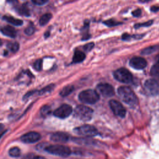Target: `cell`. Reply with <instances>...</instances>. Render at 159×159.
Wrapping results in <instances>:
<instances>
[{
  "label": "cell",
  "instance_id": "cell-22",
  "mask_svg": "<svg viewBox=\"0 0 159 159\" xmlns=\"http://www.w3.org/2000/svg\"><path fill=\"white\" fill-rule=\"evenodd\" d=\"M53 88H54V84H52L45 86V88H42V89H40L39 91H37V93L39 95H43L46 93H50V91H52Z\"/></svg>",
  "mask_w": 159,
  "mask_h": 159
},
{
  "label": "cell",
  "instance_id": "cell-29",
  "mask_svg": "<svg viewBox=\"0 0 159 159\" xmlns=\"http://www.w3.org/2000/svg\"><path fill=\"white\" fill-rule=\"evenodd\" d=\"M152 23H153V20H148V21H147L146 22H144V23L135 24V28H139V27H148V26L151 25L152 24Z\"/></svg>",
  "mask_w": 159,
  "mask_h": 159
},
{
  "label": "cell",
  "instance_id": "cell-3",
  "mask_svg": "<svg viewBox=\"0 0 159 159\" xmlns=\"http://www.w3.org/2000/svg\"><path fill=\"white\" fill-rule=\"evenodd\" d=\"M93 111L84 105L77 106L74 111V116L82 121H88L92 119Z\"/></svg>",
  "mask_w": 159,
  "mask_h": 159
},
{
  "label": "cell",
  "instance_id": "cell-15",
  "mask_svg": "<svg viewBox=\"0 0 159 159\" xmlns=\"http://www.w3.org/2000/svg\"><path fill=\"white\" fill-rule=\"evenodd\" d=\"M2 19L7 22L8 23L12 24L16 26H20L23 24V21L21 19L15 18L12 16H3Z\"/></svg>",
  "mask_w": 159,
  "mask_h": 159
},
{
  "label": "cell",
  "instance_id": "cell-33",
  "mask_svg": "<svg viewBox=\"0 0 159 159\" xmlns=\"http://www.w3.org/2000/svg\"><path fill=\"white\" fill-rule=\"evenodd\" d=\"M141 12H141V10L139 9H136L135 11H133V12H132V14H133V16H135V17H139V16H140Z\"/></svg>",
  "mask_w": 159,
  "mask_h": 159
},
{
  "label": "cell",
  "instance_id": "cell-9",
  "mask_svg": "<svg viewBox=\"0 0 159 159\" xmlns=\"http://www.w3.org/2000/svg\"><path fill=\"white\" fill-rule=\"evenodd\" d=\"M109 106L114 114L119 117H124L126 114V110L119 101L112 99L109 102Z\"/></svg>",
  "mask_w": 159,
  "mask_h": 159
},
{
  "label": "cell",
  "instance_id": "cell-37",
  "mask_svg": "<svg viewBox=\"0 0 159 159\" xmlns=\"http://www.w3.org/2000/svg\"><path fill=\"white\" fill-rule=\"evenodd\" d=\"M49 35H50V32H47L44 34V37H45V39H47L48 37H49Z\"/></svg>",
  "mask_w": 159,
  "mask_h": 159
},
{
  "label": "cell",
  "instance_id": "cell-19",
  "mask_svg": "<svg viewBox=\"0 0 159 159\" xmlns=\"http://www.w3.org/2000/svg\"><path fill=\"white\" fill-rule=\"evenodd\" d=\"M52 17V16L50 13H46V14H43L42 16H41V17L39 19V24L41 26L45 25L50 21Z\"/></svg>",
  "mask_w": 159,
  "mask_h": 159
},
{
  "label": "cell",
  "instance_id": "cell-6",
  "mask_svg": "<svg viewBox=\"0 0 159 159\" xmlns=\"http://www.w3.org/2000/svg\"><path fill=\"white\" fill-rule=\"evenodd\" d=\"M74 132L81 136L93 137L98 135L97 129L93 125L85 124L74 129Z\"/></svg>",
  "mask_w": 159,
  "mask_h": 159
},
{
  "label": "cell",
  "instance_id": "cell-14",
  "mask_svg": "<svg viewBox=\"0 0 159 159\" xmlns=\"http://www.w3.org/2000/svg\"><path fill=\"white\" fill-rule=\"evenodd\" d=\"M0 31L3 35L11 38H15L17 35V32L14 28L9 25L0 27Z\"/></svg>",
  "mask_w": 159,
  "mask_h": 159
},
{
  "label": "cell",
  "instance_id": "cell-34",
  "mask_svg": "<svg viewBox=\"0 0 159 159\" xmlns=\"http://www.w3.org/2000/svg\"><path fill=\"white\" fill-rule=\"evenodd\" d=\"M28 159H44L43 158L40 157V156H37V155H32V156H30L28 157Z\"/></svg>",
  "mask_w": 159,
  "mask_h": 159
},
{
  "label": "cell",
  "instance_id": "cell-35",
  "mask_svg": "<svg viewBox=\"0 0 159 159\" xmlns=\"http://www.w3.org/2000/svg\"><path fill=\"white\" fill-rule=\"evenodd\" d=\"M150 10H151V11H153V12H157V11H159V7H158V6H153V7H151Z\"/></svg>",
  "mask_w": 159,
  "mask_h": 159
},
{
  "label": "cell",
  "instance_id": "cell-24",
  "mask_svg": "<svg viewBox=\"0 0 159 159\" xmlns=\"http://www.w3.org/2000/svg\"><path fill=\"white\" fill-rule=\"evenodd\" d=\"M9 154L12 157H18L20 154V150L18 147H14L9 150Z\"/></svg>",
  "mask_w": 159,
  "mask_h": 159
},
{
  "label": "cell",
  "instance_id": "cell-13",
  "mask_svg": "<svg viewBox=\"0 0 159 159\" xmlns=\"http://www.w3.org/2000/svg\"><path fill=\"white\" fill-rule=\"evenodd\" d=\"M69 135L66 133L62 132H57L53 133L50 136V140L55 142L64 143L66 142L69 140Z\"/></svg>",
  "mask_w": 159,
  "mask_h": 159
},
{
  "label": "cell",
  "instance_id": "cell-8",
  "mask_svg": "<svg viewBox=\"0 0 159 159\" xmlns=\"http://www.w3.org/2000/svg\"><path fill=\"white\" fill-rule=\"evenodd\" d=\"M73 112V109L71 106L64 104L58 107L53 112V115L57 117L60 119H65L68 117Z\"/></svg>",
  "mask_w": 159,
  "mask_h": 159
},
{
  "label": "cell",
  "instance_id": "cell-4",
  "mask_svg": "<svg viewBox=\"0 0 159 159\" xmlns=\"http://www.w3.org/2000/svg\"><path fill=\"white\" fill-rule=\"evenodd\" d=\"M45 150L52 155L66 157L71 155L70 148L62 145H50L45 148Z\"/></svg>",
  "mask_w": 159,
  "mask_h": 159
},
{
  "label": "cell",
  "instance_id": "cell-12",
  "mask_svg": "<svg viewBox=\"0 0 159 159\" xmlns=\"http://www.w3.org/2000/svg\"><path fill=\"white\" fill-rule=\"evenodd\" d=\"M129 65L135 69L142 70L147 66V61L143 58L135 57L130 60Z\"/></svg>",
  "mask_w": 159,
  "mask_h": 159
},
{
  "label": "cell",
  "instance_id": "cell-40",
  "mask_svg": "<svg viewBox=\"0 0 159 159\" xmlns=\"http://www.w3.org/2000/svg\"><path fill=\"white\" fill-rule=\"evenodd\" d=\"M2 41L0 39V46H1V45H2Z\"/></svg>",
  "mask_w": 159,
  "mask_h": 159
},
{
  "label": "cell",
  "instance_id": "cell-26",
  "mask_svg": "<svg viewBox=\"0 0 159 159\" xmlns=\"http://www.w3.org/2000/svg\"><path fill=\"white\" fill-rule=\"evenodd\" d=\"M104 24L109 27H112L115 25H117L119 24H121V22H118L114 19H109L104 22Z\"/></svg>",
  "mask_w": 159,
  "mask_h": 159
},
{
  "label": "cell",
  "instance_id": "cell-41",
  "mask_svg": "<svg viewBox=\"0 0 159 159\" xmlns=\"http://www.w3.org/2000/svg\"><path fill=\"white\" fill-rule=\"evenodd\" d=\"M145 1H150V0H145Z\"/></svg>",
  "mask_w": 159,
  "mask_h": 159
},
{
  "label": "cell",
  "instance_id": "cell-27",
  "mask_svg": "<svg viewBox=\"0 0 159 159\" xmlns=\"http://www.w3.org/2000/svg\"><path fill=\"white\" fill-rule=\"evenodd\" d=\"M34 68L37 71H40L42 69V60L39 59L36 60L34 63Z\"/></svg>",
  "mask_w": 159,
  "mask_h": 159
},
{
  "label": "cell",
  "instance_id": "cell-23",
  "mask_svg": "<svg viewBox=\"0 0 159 159\" xmlns=\"http://www.w3.org/2000/svg\"><path fill=\"white\" fill-rule=\"evenodd\" d=\"M51 108L50 106H43L41 109H40V115L43 117H45L47 116H48L50 113H51Z\"/></svg>",
  "mask_w": 159,
  "mask_h": 159
},
{
  "label": "cell",
  "instance_id": "cell-16",
  "mask_svg": "<svg viewBox=\"0 0 159 159\" xmlns=\"http://www.w3.org/2000/svg\"><path fill=\"white\" fill-rule=\"evenodd\" d=\"M85 58V55L83 52L80 51V50H76L73 55V63H78L83 61Z\"/></svg>",
  "mask_w": 159,
  "mask_h": 159
},
{
  "label": "cell",
  "instance_id": "cell-32",
  "mask_svg": "<svg viewBox=\"0 0 159 159\" xmlns=\"http://www.w3.org/2000/svg\"><path fill=\"white\" fill-rule=\"evenodd\" d=\"M94 47V43H88L87 44H86L84 46V49L86 50V51H90Z\"/></svg>",
  "mask_w": 159,
  "mask_h": 159
},
{
  "label": "cell",
  "instance_id": "cell-2",
  "mask_svg": "<svg viewBox=\"0 0 159 159\" xmlns=\"http://www.w3.org/2000/svg\"><path fill=\"white\" fill-rule=\"evenodd\" d=\"M78 98L80 101L83 103L93 104L98 101L99 95L96 91L89 89L81 91L79 94Z\"/></svg>",
  "mask_w": 159,
  "mask_h": 159
},
{
  "label": "cell",
  "instance_id": "cell-39",
  "mask_svg": "<svg viewBox=\"0 0 159 159\" xmlns=\"http://www.w3.org/2000/svg\"><path fill=\"white\" fill-rule=\"evenodd\" d=\"M5 133H6V132H2V133H1V134H0V139L2 137V136Z\"/></svg>",
  "mask_w": 159,
  "mask_h": 159
},
{
  "label": "cell",
  "instance_id": "cell-5",
  "mask_svg": "<svg viewBox=\"0 0 159 159\" xmlns=\"http://www.w3.org/2000/svg\"><path fill=\"white\" fill-rule=\"evenodd\" d=\"M113 75L116 80L123 83H130L132 81L133 77L132 74L124 68L117 69L114 72Z\"/></svg>",
  "mask_w": 159,
  "mask_h": 159
},
{
  "label": "cell",
  "instance_id": "cell-10",
  "mask_svg": "<svg viewBox=\"0 0 159 159\" xmlns=\"http://www.w3.org/2000/svg\"><path fill=\"white\" fill-rule=\"evenodd\" d=\"M97 92L104 97H111L114 95V89L108 83H100L96 86ZM98 93V94H99Z\"/></svg>",
  "mask_w": 159,
  "mask_h": 159
},
{
  "label": "cell",
  "instance_id": "cell-21",
  "mask_svg": "<svg viewBox=\"0 0 159 159\" xmlns=\"http://www.w3.org/2000/svg\"><path fill=\"white\" fill-rule=\"evenodd\" d=\"M7 48L12 52L15 53L16 52L19 48V44L18 42H10L7 44Z\"/></svg>",
  "mask_w": 159,
  "mask_h": 159
},
{
  "label": "cell",
  "instance_id": "cell-11",
  "mask_svg": "<svg viewBox=\"0 0 159 159\" xmlns=\"http://www.w3.org/2000/svg\"><path fill=\"white\" fill-rule=\"evenodd\" d=\"M40 135L37 132H27L20 137V140L24 143H34L40 139Z\"/></svg>",
  "mask_w": 159,
  "mask_h": 159
},
{
  "label": "cell",
  "instance_id": "cell-20",
  "mask_svg": "<svg viewBox=\"0 0 159 159\" xmlns=\"http://www.w3.org/2000/svg\"><path fill=\"white\" fill-rule=\"evenodd\" d=\"M150 74L155 79L159 80V64L155 63L150 70Z\"/></svg>",
  "mask_w": 159,
  "mask_h": 159
},
{
  "label": "cell",
  "instance_id": "cell-31",
  "mask_svg": "<svg viewBox=\"0 0 159 159\" xmlns=\"http://www.w3.org/2000/svg\"><path fill=\"white\" fill-rule=\"evenodd\" d=\"M31 1L37 6H43L45 4L48 0H31Z\"/></svg>",
  "mask_w": 159,
  "mask_h": 159
},
{
  "label": "cell",
  "instance_id": "cell-28",
  "mask_svg": "<svg viewBox=\"0 0 159 159\" xmlns=\"http://www.w3.org/2000/svg\"><path fill=\"white\" fill-rule=\"evenodd\" d=\"M34 32H35V28L33 25H29L24 30V33L27 35H32L34 33Z\"/></svg>",
  "mask_w": 159,
  "mask_h": 159
},
{
  "label": "cell",
  "instance_id": "cell-25",
  "mask_svg": "<svg viewBox=\"0 0 159 159\" xmlns=\"http://www.w3.org/2000/svg\"><path fill=\"white\" fill-rule=\"evenodd\" d=\"M158 47L157 46H152V47H149L148 48H145L142 52V53L143 55H148V54H150L153 52H154L155 51L157 50Z\"/></svg>",
  "mask_w": 159,
  "mask_h": 159
},
{
  "label": "cell",
  "instance_id": "cell-30",
  "mask_svg": "<svg viewBox=\"0 0 159 159\" xmlns=\"http://www.w3.org/2000/svg\"><path fill=\"white\" fill-rule=\"evenodd\" d=\"M35 93H37V91L36 90H34V91H30L28 93H27L23 97V100L24 101H26L27 99H28L30 97H31L32 96H33L34 94H35Z\"/></svg>",
  "mask_w": 159,
  "mask_h": 159
},
{
  "label": "cell",
  "instance_id": "cell-38",
  "mask_svg": "<svg viewBox=\"0 0 159 159\" xmlns=\"http://www.w3.org/2000/svg\"><path fill=\"white\" fill-rule=\"evenodd\" d=\"M4 129V125L2 124H0V132L1 131Z\"/></svg>",
  "mask_w": 159,
  "mask_h": 159
},
{
  "label": "cell",
  "instance_id": "cell-17",
  "mask_svg": "<svg viewBox=\"0 0 159 159\" xmlns=\"http://www.w3.org/2000/svg\"><path fill=\"white\" fill-rule=\"evenodd\" d=\"M17 11L22 16H24L25 17H29L30 16V9H29L27 4H23L21 6L17 8Z\"/></svg>",
  "mask_w": 159,
  "mask_h": 159
},
{
  "label": "cell",
  "instance_id": "cell-18",
  "mask_svg": "<svg viewBox=\"0 0 159 159\" xmlns=\"http://www.w3.org/2000/svg\"><path fill=\"white\" fill-rule=\"evenodd\" d=\"M74 90V86L73 85H67L65 86L60 92V95L62 97H66L70 94Z\"/></svg>",
  "mask_w": 159,
  "mask_h": 159
},
{
  "label": "cell",
  "instance_id": "cell-1",
  "mask_svg": "<svg viewBox=\"0 0 159 159\" xmlns=\"http://www.w3.org/2000/svg\"><path fill=\"white\" fill-rule=\"evenodd\" d=\"M117 93L123 102L130 106H135L138 104V98L134 92L128 86H120Z\"/></svg>",
  "mask_w": 159,
  "mask_h": 159
},
{
  "label": "cell",
  "instance_id": "cell-7",
  "mask_svg": "<svg viewBox=\"0 0 159 159\" xmlns=\"http://www.w3.org/2000/svg\"><path fill=\"white\" fill-rule=\"evenodd\" d=\"M144 87L146 91L152 96L159 94V83L155 79H148L145 81Z\"/></svg>",
  "mask_w": 159,
  "mask_h": 159
},
{
  "label": "cell",
  "instance_id": "cell-36",
  "mask_svg": "<svg viewBox=\"0 0 159 159\" xmlns=\"http://www.w3.org/2000/svg\"><path fill=\"white\" fill-rule=\"evenodd\" d=\"M9 3H12V4H15V3H17L18 2L17 0H6Z\"/></svg>",
  "mask_w": 159,
  "mask_h": 159
}]
</instances>
